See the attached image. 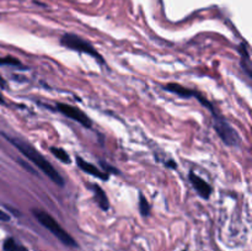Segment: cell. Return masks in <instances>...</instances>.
<instances>
[{
    "label": "cell",
    "instance_id": "cell-1",
    "mask_svg": "<svg viewBox=\"0 0 252 251\" xmlns=\"http://www.w3.org/2000/svg\"><path fill=\"white\" fill-rule=\"evenodd\" d=\"M1 134L4 135L5 139L9 140L21 154H24L34 166L38 167L51 181H53L54 184L58 185L59 187L64 186L63 177L59 175V172L54 169L53 165H52L51 162H49L48 160L36 149V148H33L30 143L25 142V140L20 139V138L17 137H10V135H6L5 133H1Z\"/></svg>",
    "mask_w": 252,
    "mask_h": 251
},
{
    "label": "cell",
    "instance_id": "cell-2",
    "mask_svg": "<svg viewBox=\"0 0 252 251\" xmlns=\"http://www.w3.org/2000/svg\"><path fill=\"white\" fill-rule=\"evenodd\" d=\"M32 213H33L34 218L38 220V223L42 226H44L47 230L51 231L63 245L68 246V248H78V243L75 241V239H73V236L68 231L64 230L61 226V224L51 214L44 211H41V209H32Z\"/></svg>",
    "mask_w": 252,
    "mask_h": 251
},
{
    "label": "cell",
    "instance_id": "cell-3",
    "mask_svg": "<svg viewBox=\"0 0 252 251\" xmlns=\"http://www.w3.org/2000/svg\"><path fill=\"white\" fill-rule=\"evenodd\" d=\"M61 44L63 47H65V48L71 49V51L79 52V53L89 54V56L95 58L96 61H97L100 64H102V65L103 64H106L103 57L96 51L95 47H94L91 43H89L88 41H85L84 38H81V37L76 36V34H73V33L63 34L61 38Z\"/></svg>",
    "mask_w": 252,
    "mask_h": 251
},
{
    "label": "cell",
    "instance_id": "cell-4",
    "mask_svg": "<svg viewBox=\"0 0 252 251\" xmlns=\"http://www.w3.org/2000/svg\"><path fill=\"white\" fill-rule=\"evenodd\" d=\"M213 127L216 132L218 133L219 137H220V139L228 147H235V145L240 144V135L236 132L235 128L229 125L223 117L218 116L217 113L213 115Z\"/></svg>",
    "mask_w": 252,
    "mask_h": 251
},
{
    "label": "cell",
    "instance_id": "cell-5",
    "mask_svg": "<svg viewBox=\"0 0 252 251\" xmlns=\"http://www.w3.org/2000/svg\"><path fill=\"white\" fill-rule=\"evenodd\" d=\"M56 107H57V110H58L62 115L65 116V117H68V118H70V120L75 121V122L80 123L83 127L91 128L93 122H91V120L89 118V116L86 115V113H84L80 108L75 107V106L66 105V103H62V102L57 103Z\"/></svg>",
    "mask_w": 252,
    "mask_h": 251
},
{
    "label": "cell",
    "instance_id": "cell-6",
    "mask_svg": "<svg viewBox=\"0 0 252 251\" xmlns=\"http://www.w3.org/2000/svg\"><path fill=\"white\" fill-rule=\"evenodd\" d=\"M189 181H191L193 188L196 189L197 193H198L202 198L208 199L209 197H211L212 192H213V188H212V186L206 181V180H203L202 177H199L198 175L194 174L193 171L189 172Z\"/></svg>",
    "mask_w": 252,
    "mask_h": 251
},
{
    "label": "cell",
    "instance_id": "cell-7",
    "mask_svg": "<svg viewBox=\"0 0 252 251\" xmlns=\"http://www.w3.org/2000/svg\"><path fill=\"white\" fill-rule=\"evenodd\" d=\"M76 165L79 166V169H81L83 171L88 172V174H90L91 176H95L96 179H100V180H102V181H107V180L110 179V175H108L107 172L102 171V170L98 169L96 165L86 161V160L83 159V157H76Z\"/></svg>",
    "mask_w": 252,
    "mask_h": 251
},
{
    "label": "cell",
    "instance_id": "cell-8",
    "mask_svg": "<svg viewBox=\"0 0 252 251\" xmlns=\"http://www.w3.org/2000/svg\"><path fill=\"white\" fill-rule=\"evenodd\" d=\"M90 188L91 191L94 192V198H95L98 207H100L102 211H108V208H110V201H108V197L107 194H106V192L96 184L91 185Z\"/></svg>",
    "mask_w": 252,
    "mask_h": 251
},
{
    "label": "cell",
    "instance_id": "cell-9",
    "mask_svg": "<svg viewBox=\"0 0 252 251\" xmlns=\"http://www.w3.org/2000/svg\"><path fill=\"white\" fill-rule=\"evenodd\" d=\"M162 89L169 91V93L176 94V95H179L180 97H185V98L194 97V94H196V91L194 90H189V89L185 88V86L180 85V84H176V83L166 84V85L162 86Z\"/></svg>",
    "mask_w": 252,
    "mask_h": 251
},
{
    "label": "cell",
    "instance_id": "cell-10",
    "mask_svg": "<svg viewBox=\"0 0 252 251\" xmlns=\"http://www.w3.org/2000/svg\"><path fill=\"white\" fill-rule=\"evenodd\" d=\"M2 250L4 251H30L29 249L25 248L24 245L17 243L14 238L5 239L4 244H2Z\"/></svg>",
    "mask_w": 252,
    "mask_h": 251
},
{
    "label": "cell",
    "instance_id": "cell-11",
    "mask_svg": "<svg viewBox=\"0 0 252 251\" xmlns=\"http://www.w3.org/2000/svg\"><path fill=\"white\" fill-rule=\"evenodd\" d=\"M49 150H51L52 154H53L54 157L59 160V161L64 162V164H70L71 162V159H70V157H69V154L65 152V150L62 149V148L51 147V149Z\"/></svg>",
    "mask_w": 252,
    "mask_h": 251
},
{
    "label": "cell",
    "instance_id": "cell-12",
    "mask_svg": "<svg viewBox=\"0 0 252 251\" xmlns=\"http://www.w3.org/2000/svg\"><path fill=\"white\" fill-rule=\"evenodd\" d=\"M139 211L143 217H149L150 211H152L149 202L143 193H139Z\"/></svg>",
    "mask_w": 252,
    "mask_h": 251
},
{
    "label": "cell",
    "instance_id": "cell-13",
    "mask_svg": "<svg viewBox=\"0 0 252 251\" xmlns=\"http://www.w3.org/2000/svg\"><path fill=\"white\" fill-rule=\"evenodd\" d=\"M0 65H12V66H17V68L25 69V66L22 65L21 62L19 59L14 58V57H0Z\"/></svg>",
    "mask_w": 252,
    "mask_h": 251
},
{
    "label": "cell",
    "instance_id": "cell-14",
    "mask_svg": "<svg viewBox=\"0 0 252 251\" xmlns=\"http://www.w3.org/2000/svg\"><path fill=\"white\" fill-rule=\"evenodd\" d=\"M100 164H101V166H102V169L105 170V172H107L108 175H110V172H118L115 167L110 166V165H108L106 161H100Z\"/></svg>",
    "mask_w": 252,
    "mask_h": 251
},
{
    "label": "cell",
    "instance_id": "cell-15",
    "mask_svg": "<svg viewBox=\"0 0 252 251\" xmlns=\"http://www.w3.org/2000/svg\"><path fill=\"white\" fill-rule=\"evenodd\" d=\"M0 220L1 221H9L10 220V216L7 213H5L4 211L0 209Z\"/></svg>",
    "mask_w": 252,
    "mask_h": 251
},
{
    "label": "cell",
    "instance_id": "cell-16",
    "mask_svg": "<svg viewBox=\"0 0 252 251\" xmlns=\"http://www.w3.org/2000/svg\"><path fill=\"white\" fill-rule=\"evenodd\" d=\"M0 103H2V105H4V103H5V100H4V97H2L1 94H0Z\"/></svg>",
    "mask_w": 252,
    "mask_h": 251
},
{
    "label": "cell",
    "instance_id": "cell-17",
    "mask_svg": "<svg viewBox=\"0 0 252 251\" xmlns=\"http://www.w3.org/2000/svg\"><path fill=\"white\" fill-rule=\"evenodd\" d=\"M182 251H186V250H182Z\"/></svg>",
    "mask_w": 252,
    "mask_h": 251
}]
</instances>
